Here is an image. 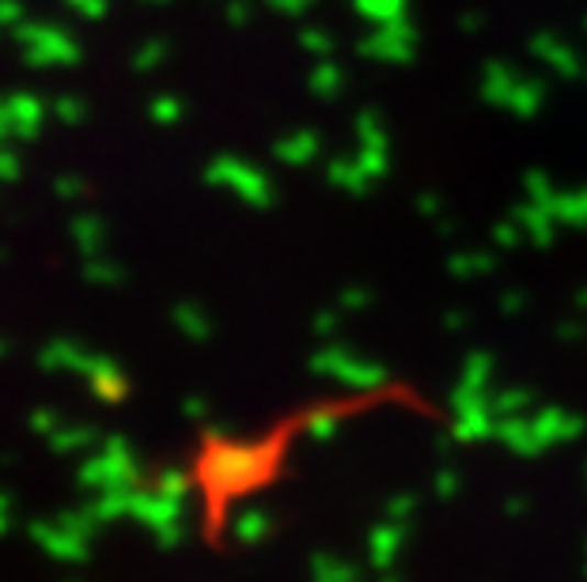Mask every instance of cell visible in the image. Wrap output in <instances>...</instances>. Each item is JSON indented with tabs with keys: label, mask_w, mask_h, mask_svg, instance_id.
Instances as JSON below:
<instances>
[{
	"label": "cell",
	"mask_w": 587,
	"mask_h": 582,
	"mask_svg": "<svg viewBox=\"0 0 587 582\" xmlns=\"http://www.w3.org/2000/svg\"><path fill=\"white\" fill-rule=\"evenodd\" d=\"M364 15H376V20H387V15L398 12V0H361Z\"/></svg>",
	"instance_id": "cell-5"
},
{
	"label": "cell",
	"mask_w": 587,
	"mask_h": 582,
	"mask_svg": "<svg viewBox=\"0 0 587 582\" xmlns=\"http://www.w3.org/2000/svg\"><path fill=\"white\" fill-rule=\"evenodd\" d=\"M314 152H319V141H314L311 133H300V136H292V141L280 144V159L285 163H308Z\"/></svg>",
	"instance_id": "cell-4"
},
{
	"label": "cell",
	"mask_w": 587,
	"mask_h": 582,
	"mask_svg": "<svg viewBox=\"0 0 587 582\" xmlns=\"http://www.w3.org/2000/svg\"><path fill=\"white\" fill-rule=\"evenodd\" d=\"M8 130L12 133H35L38 130V122H42V107H38V99H31V96H23V99H12L8 102Z\"/></svg>",
	"instance_id": "cell-3"
},
{
	"label": "cell",
	"mask_w": 587,
	"mask_h": 582,
	"mask_svg": "<svg viewBox=\"0 0 587 582\" xmlns=\"http://www.w3.org/2000/svg\"><path fill=\"white\" fill-rule=\"evenodd\" d=\"M69 4L76 8V12H88V15H103V0H69Z\"/></svg>",
	"instance_id": "cell-6"
},
{
	"label": "cell",
	"mask_w": 587,
	"mask_h": 582,
	"mask_svg": "<svg viewBox=\"0 0 587 582\" xmlns=\"http://www.w3.org/2000/svg\"><path fill=\"white\" fill-rule=\"evenodd\" d=\"M395 398L398 393L387 387H364L348 398H326L296 408L254 435L206 427L182 466V484L193 500L198 534L206 549H224L235 511L285 484L288 469H292V454L303 439L330 432V427L353 421L368 408L390 405Z\"/></svg>",
	"instance_id": "cell-1"
},
{
	"label": "cell",
	"mask_w": 587,
	"mask_h": 582,
	"mask_svg": "<svg viewBox=\"0 0 587 582\" xmlns=\"http://www.w3.org/2000/svg\"><path fill=\"white\" fill-rule=\"evenodd\" d=\"M212 182L228 186V190H240L243 201H251V204H269V186L262 182L258 170L243 167V163H232V159L212 163Z\"/></svg>",
	"instance_id": "cell-2"
},
{
	"label": "cell",
	"mask_w": 587,
	"mask_h": 582,
	"mask_svg": "<svg viewBox=\"0 0 587 582\" xmlns=\"http://www.w3.org/2000/svg\"><path fill=\"white\" fill-rule=\"evenodd\" d=\"M15 170H20V163H15V159H4V163H0V178H12Z\"/></svg>",
	"instance_id": "cell-7"
}]
</instances>
